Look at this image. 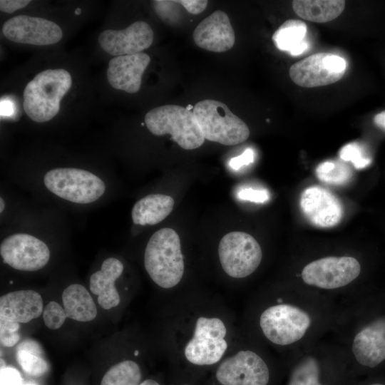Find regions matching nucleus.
<instances>
[{
  "mask_svg": "<svg viewBox=\"0 0 385 385\" xmlns=\"http://www.w3.org/2000/svg\"><path fill=\"white\" fill-rule=\"evenodd\" d=\"M81 12V9H78L76 11V14H79Z\"/></svg>",
  "mask_w": 385,
  "mask_h": 385,
  "instance_id": "42",
  "label": "nucleus"
},
{
  "mask_svg": "<svg viewBox=\"0 0 385 385\" xmlns=\"http://www.w3.org/2000/svg\"><path fill=\"white\" fill-rule=\"evenodd\" d=\"M153 36L148 24L137 21L123 30L103 31L98 43L103 51L115 57L141 53L150 46Z\"/></svg>",
  "mask_w": 385,
  "mask_h": 385,
  "instance_id": "16",
  "label": "nucleus"
},
{
  "mask_svg": "<svg viewBox=\"0 0 385 385\" xmlns=\"http://www.w3.org/2000/svg\"><path fill=\"white\" fill-rule=\"evenodd\" d=\"M46 188L56 196L78 204L91 203L105 192L104 182L83 169L60 168L48 170L43 177Z\"/></svg>",
  "mask_w": 385,
  "mask_h": 385,
  "instance_id": "11",
  "label": "nucleus"
},
{
  "mask_svg": "<svg viewBox=\"0 0 385 385\" xmlns=\"http://www.w3.org/2000/svg\"><path fill=\"white\" fill-rule=\"evenodd\" d=\"M2 32L11 41L36 46L54 44L63 36L61 29L56 23L26 15H18L7 20Z\"/></svg>",
  "mask_w": 385,
  "mask_h": 385,
  "instance_id": "15",
  "label": "nucleus"
},
{
  "mask_svg": "<svg viewBox=\"0 0 385 385\" xmlns=\"http://www.w3.org/2000/svg\"><path fill=\"white\" fill-rule=\"evenodd\" d=\"M307 25L300 20L289 19L284 22L272 36L277 48L297 56L309 48V43L305 37Z\"/></svg>",
  "mask_w": 385,
  "mask_h": 385,
  "instance_id": "24",
  "label": "nucleus"
},
{
  "mask_svg": "<svg viewBox=\"0 0 385 385\" xmlns=\"http://www.w3.org/2000/svg\"><path fill=\"white\" fill-rule=\"evenodd\" d=\"M299 205L308 221L318 227H332L339 223L343 216V207L339 200L321 187L312 186L305 189L301 195Z\"/></svg>",
  "mask_w": 385,
  "mask_h": 385,
  "instance_id": "17",
  "label": "nucleus"
},
{
  "mask_svg": "<svg viewBox=\"0 0 385 385\" xmlns=\"http://www.w3.org/2000/svg\"><path fill=\"white\" fill-rule=\"evenodd\" d=\"M31 1L29 0H1L0 10L3 12L11 14L27 6Z\"/></svg>",
  "mask_w": 385,
  "mask_h": 385,
  "instance_id": "36",
  "label": "nucleus"
},
{
  "mask_svg": "<svg viewBox=\"0 0 385 385\" xmlns=\"http://www.w3.org/2000/svg\"><path fill=\"white\" fill-rule=\"evenodd\" d=\"M176 385H193L192 383L190 382H188V381H183V382H180L178 383V384Z\"/></svg>",
  "mask_w": 385,
  "mask_h": 385,
  "instance_id": "41",
  "label": "nucleus"
},
{
  "mask_svg": "<svg viewBox=\"0 0 385 385\" xmlns=\"http://www.w3.org/2000/svg\"><path fill=\"white\" fill-rule=\"evenodd\" d=\"M0 254L4 262L9 266L27 272L43 268L50 258L48 246L26 233H15L4 239L0 245Z\"/></svg>",
  "mask_w": 385,
  "mask_h": 385,
  "instance_id": "14",
  "label": "nucleus"
},
{
  "mask_svg": "<svg viewBox=\"0 0 385 385\" xmlns=\"http://www.w3.org/2000/svg\"><path fill=\"white\" fill-rule=\"evenodd\" d=\"M19 323L0 316V340L1 344L12 347L20 339Z\"/></svg>",
  "mask_w": 385,
  "mask_h": 385,
  "instance_id": "31",
  "label": "nucleus"
},
{
  "mask_svg": "<svg viewBox=\"0 0 385 385\" xmlns=\"http://www.w3.org/2000/svg\"><path fill=\"white\" fill-rule=\"evenodd\" d=\"M43 300L36 291L19 290L0 297V316L18 323H27L43 313Z\"/></svg>",
  "mask_w": 385,
  "mask_h": 385,
  "instance_id": "20",
  "label": "nucleus"
},
{
  "mask_svg": "<svg viewBox=\"0 0 385 385\" xmlns=\"http://www.w3.org/2000/svg\"><path fill=\"white\" fill-rule=\"evenodd\" d=\"M182 5L190 14H199L207 7L208 1L206 0H180L176 1Z\"/></svg>",
  "mask_w": 385,
  "mask_h": 385,
  "instance_id": "35",
  "label": "nucleus"
},
{
  "mask_svg": "<svg viewBox=\"0 0 385 385\" xmlns=\"http://www.w3.org/2000/svg\"><path fill=\"white\" fill-rule=\"evenodd\" d=\"M150 62L145 53L115 56L110 60L107 69L109 84L115 89L128 93H137L141 86L143 73Z\"/></svg>",
  "mask_w": 385,
  "mask_h": 385,
  "instance_id": "19",
  "label": "nucleus"
},
{
  "mask_svg": "<svg viewBox=\"0 0 385 385\" xmlns=\"http://www.w3.org/2000/svg\"><path fill=\"white\" fill-rule=\"evenodd\" d=\"M225 322L217 317L200 316L195 322L193 332L183 349L185 360L195 366L219 364L228 344Z\"/></svg>",
  "mask_w": 385,
  "mask_h": 385,
  "instance_id": "10",
  "label": "nucleus"
},
{
  "mask_svg": "<svg viewBox=\"0 0 385 385\" xmlns=\"http://www.w3.org/2000/svg\"><path fill=\"white\" fill-rule=\"evenodd\" d=\"M123 271L122 262L116 258L109 257L103 262L101 270L91 276L90 290L98 295V302L103 309H110L119 304L120 298L115 282Z\"/></svg>",
  "mask_w": 385,
  "mask_h": 385,
  "instance_id": "21",
  "label": "nucleus"
},
{
  "mask_svg": "<svg viewBox=\"0 0 385 385\" xmlns=\"http://www.w3.org/2000/svg\"><path fill=\"white\" fill-rule=\"evenodd\" d=\"M5 207V202L3 199V197H1L0 198V212L2 213Z\"/></svg>",
  "mask_w": 385,
  "mask_h": 385,
  "instance_id": "40",
  "label": "nucleus"
},
{
  "mask_svg": "<svg viewBox=\"0 0 385 385\" xmlns=\"http://www.w3.org/2000/svg\"><path fill=\"white\" fill-rule=\"evenodd\" d=\"M346 62L341 56L330 53H318L294 63L289 76L297 85L314 88L339 81L346 70Z\"/></svg>",
  "mask_w": 385,
  "mask_h": 385,
  "instance_id": "13",
  "label": "nucleus"
},
{
  "mask_svg": "<svg viewBox=\"0 0 385 385\" xmlns=\"http://www.w3.org/2000/svg\"><path fill=\"white\" fill-rule=\"evenodd\" d=\"M269 296L255 324L260 337L281 351L283 359L330 335L339 303L296 284Z\"/></svg>",
  "mask_w": 385,
  "mask_h": 385,
  "instance_id": "1",
  "label": "nucleus"
},
{
  "mask_svg": "<svg viewBox=\"0 0 385 385\" xmlns=\"http://www.w3.org/2000/svg\"><path fill=\"white\" fill-rule=\"evenodd\" d=\"M361 272V262L354 256H324L302 268L300 283L296 284L339 303L358 293L354 284Z\"/></svg>",
  "mask_w": 385,
  "mask_h": 385,
  "instance_id": "4",
  "label": "nucleus"
},
{
  "mask_svg": "<svg viewBox=\"0 0 385 385\" xmlns=\"http://www.w3.org/2000/svg\"><path fill=\"white\" fill-rule=\"evenodd\" d=\"M139 385H161L158 381L148 379L143 381Z\"/></svg>",
  "mask_w": 385,
  "mask_h": 385,
  "instance_id": "39",
  "label": "nucleus"
},
{
  "mask_svg": "<svg viewBox=\"0 0 385 385\" xmlns=\"http://www.w3.org/2000/svg\"><path fill=\"white\" fill-rule=\"evenodd\" d=\"M340 158L344 162H351L356 169H362L371 164V160L358 143L345 145L339 151Z\"/></svg>",
  "mask_w": 385,
  "mask_h": 385,
  "instance_id": "29",
  "label": "nucleus"
},
{
  "mask_svg": "<svg viewBox=\"0 0 385 385\" xmlns=\"http://www.w3.org/2000/svg\"><path fill=\"white\" fill-rule=\"evenodd\" d=\"M352 385H385V381L374 375L367 376L364 379H357Z\"/></svg>",
  "mask_w": 385,
  "mask_h": 385,
  "instance_id": "37",
  "label": "nucleus"
},
{
  "mask_svg": "<svg viewBox=\"0 0 385 385\" xmlns=\"http://www.w3.org/2000/svg\"><path fill=\"white\" fill-rule=\"evenodd\" d=\"M192 111L205 140L235 145L249 138L250 130L247 124L220 101H200L195 104Z\"/></svg>",
  "mask_w": 385,
  "mask_h": 385,
  "instance_id": "9",
  "label": "nucleus"
},
{
  "mask_svg": "<svg viewBox=\"0 0 385 385\" xmlns=\"http://www.w3.org/2000/svg\"><path fill=\"white\" fill-rule=\"evenodd\" d=\"M239 198L253 202L262 203L268 200L269 194L265 190L244 188L238 192Z\"/></svg>",
  "mask_w": 385,
  "mask_h": 385,
  "instance_id": "33",
  "label": "nucleus"
},
{
  "mask_svg": "<svg viewBox=\"0 0 385 385\" xmlns=\"http://www.w3.org/2000/svg\"><path fill=\"white\" fill-rule=\"evenodd\" d=\"M283 361L284 385H352L357 379L344 349L326 337Z\"/></svg>",
  "mask_w": 385,
  "mask_h": 385,
  "instance_id": "3",
  "label": "nucleus"
},
{
  "mask_svg": "<svg viewBox=\"0 0 385 385\" xmlns=\"http://www.w3.org/2000/svg\"><path fill=\"white\" fill-rule=\"evenodd\" d=\"M175 201L169 195L150 194L137 201L131 217L134 224L154 225L165 219L172 212Z\"/></svg>",
  "mask_w": 385,
  "mask_h": 385,
  "instance_id": "22",
  "label": "nucleus"
},
{
  "mask_svg": "<svg viewBox=\"0 0 385 385\" xmlns=\"http://www.w3.org/2000/svg\"><path fill=\"white\" fill-rule=\"evenodd\" d=\"M192 36L197 46L216 53L230 50L235 42L230 19L227 14L220 10L214 11L200 22Z\"/></svg>",
  "mask_w": 385,
  "mask_h": 385,
  "instance_id": "18",
  "label": "nucleus"
},
{
  "mask_svg": "<svg viewBox=\"0 0 385 385\" xmlns=\"http://www.w3.org/2000/svg\"><path fill=\"white\" fill-rule=\"evenodd\" d=\"M71 85V76L65 69L41 71L24 90L23 106L26 114L37 123L51 120L59 112L61 101Z\"/></svg>",
  "mask_w": 385,
  "mask_h": 385,
  "instance_id": "7",
  "label": "nucleus"
},
{
  "mask_svg": "<svg viewBox=\"0 0 385 385\" xmlns=\"http://www.w3.org/2000/svg\"><path fill=\"white\" fill-rule=\"evenodd\" d=\"M67 317L65 310L58 303L50 302L43 310V319L46 326L50 329H59Z\"/></svg>",
  "mask_w": 385,
  "mask_h": 385,
  "instance_id": "30",
  "label": "nucleus"
},
{
  "mask_svg": "<svg viewBox=\"0 0 385 385\" xmlns=\"http://www.w3.org/2000/svg\"><path fill=\"white\" fill-rule=\"evenodd\" d=\"M330 335L344 349L356 379L376 375L385 367V294L361 291L339 302Z\"/></svg>",
  "mask_w": 385,
  "mask_h": 385,
  "instance_id": "2",
  "label": "nucleus"
},
{
  "mask_svg": "<svg viewBox=\"0 0 385 385\" xmlns=\"http://www.w3.org/2000/svg\"><path fill=\"white\" fill-rule=\"evenodd\" d=\"M142 380L140 366L134 361L124 360L112 366L104 374L101 385H139Z\"/></svg>",
  "mask_w": 385,
  "mask_h": 385,
  "instance_id": "27",
  "label": "nucleus"
},
{
  "mask_svg": "<svg viewBox=\"0 0 385 385\" xmlns=\"http://www.w3.org/2000/svg\"><path fill=\"white\" fill-rule=\"evenodd\" d=\"M1 385H35L24 384L20 373L15 369L4 367L1 369Z\"/></svg>",
  "mask_w": 385,
  "mask_h": 385,
  "instance_id": "32",
  "label": "nucleus"
},
{
  "mask_svg": "<svg viewBox=\"0 0 385 385\" xmlns=\"http://www.w3.org/2000/svg\"><path fill=\"white\" fill-rule=\"evenodd\" d=\"M218 255L224 272L235 279L251 275L262 260L258 242L250 234L240 231L230 232L220 240Z\"/></svg>",
  "mask_w": 385,
  "mask_h": 385,
  "instance_id": "12",
  "label": "nucleus"
},
{
  "mask_svg": "<svg viewBox=\"0 0 385 385\" xmlns=\"http://www.w3.org/2000/svg\"><path fill=\"white\" fill-rule=\"evenodd\" d=\"M294 11L303 19L325 23L335 19L344 11L345 1L342 0H294Z\"/></svg>",
  "mask_w": 385,
  "mask_h": 385,
  "instance_id": "25",
  "label": "nucleus"
},
{
  "mask_svg": "<svg viewBox=\"0 0 385 385\" xmlns=\"http://www.w3.org/2000/svg\"><path fill=\"white\" fill-rule=\"evenodd\" d=\"M284 363L275 364L256 349H242L222 360L213 379L216 385H279Z\"/></svg>",
  "mask_w": 385,
  "mask_h": 385,
  "instance_id": "5",
  "label": "nucleus"
},
{
  "mask_svg": "<svg viewBox=\"0 0 385 385\" xmlns=\"http://www.w3.org/2000/svg\"><path fill=\"white\" fill-rule=\"evenodd\" d=\"M374 121L378 127L385 130V111L376 114L374 116Z\"/></svg>",
  "mask_w": 385,
  "mask_h": 385,
  "instance_id": "38",
  "label": "nucleus"
},
{
  "mask_svg": "<svg viewBox=\"0 0 385 385\" xmlns=\"http://www.w3.org/2000/svg\"><path fill=\"white\" fill-rule=\"evenodd\" d=\"M145 123L152 134H169L185 150L196 149L205 142L193 111L181 106L165 105L153 108L145 114Z\"/></svg>",
  "mask_w": 385,
  "mask_h": 385,
  "instance_id": "8",
  "label": "nucleus"
},
{
  "mask_svg": "<svg viewBox=\"0 0 385 385\" xmlns=\"http://www.w3.org/2000/svg\"><path fill=\"white\" fill-rule=\"evenodd\" d=\"M41 356V346L33 340H24L17 347V361L30 376H41L48 371V363Z\"/></svg>",
  "mask_w": 385,
  "mask_h": 385,
  "instance_id": "26",
  "label": "nucleus"
},
{
  "mask_svg": "<svg viewBox=\"0 0 385 385\" xmlns=\"http://www.w3.org/2000/svg\"><path fill=\"white\" fill-rule=\"evenodd\" d=\"M144 266L151 279L163 289L175 287L185 272L180 240L172 228L156 231L149 239L144 253Z\"/></svg>",
  "mask_w": 385,
  "mask_h": 385,
  "instance_id": "6",
  "label": "nucleus"
},
{
  "mask_svg": "<svg viewBox=\"0 0 385 385\" xmlns=\"http://www.w3.org/2000/svg\"><path fill=\"white\" fill-rule=\"evenodd\" d=\"M255 153L252 149H246L241 155L232 158L230 165L234 170H238L244 165H247L254 162Z\"/></svg>",
  "mask_w": 385,
  "mask_h": 385,
  "instance_id": "34",
  "label": "nucleus"
},
{
  "mask_svg": "<svg viewBox=\"0 0 385 385\" xmlns=\"http://www.w3.org/2000/svg\"><path fill=\"white\" fill-rule=\"evenodd\" d=\"M67 317L78 322H90L97 315V309L88 291L81 284H73L62 294Z\"/></svg>",
  "mask_w": 385,
  "mask_h": 385,
  "instance_id": "23",
  "label": "nucleus"
},
{
  "mask_svg": "<svg viewBox=\"0 0 385 385\" xmlns=\"http://www.w3.org/2000/svg\"><path fill=\"white\" fill-rule=\"evenodd\" d=\"M317 178L327 184L341 185L351 180L353 173L350 167L341 160H328L316 168Z\"/></svg>",
  "mask_w": 385,
  "mask_h": 385,
  "instance_id": "28",
  "label": "nucleus"
}]
</instances>
